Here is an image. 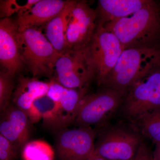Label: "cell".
<instances>
[{
  "label": "cell",
  "instance_id": "6da1fadb",
  "mask_svg": "<svg viewBox=\"0 0 160 160\" xmlns=\"http://www.w3.org/2000/svg\"><path fill=\"white\" fill-rule=\"evenodd\" d=\"M102 26L118 38L124 49L160 48V5L156 1L149 0L133 14Z\"/></svg>",
  "mask_w": 160,
  "mask_h": 160
},
{
  "label": "cell",
  "instance_id": "7a4b0ae2",
  "mask_svg": "<svg viewBox=\"0 0 160 160\" xmlns=\"http://www.w3.org/2000/svg\"><path fill=\"white\" fill-rule=\"evenodd\" d=\"M159 62L160 48L125 49L102 85L120 92L126 96L129 88Z\"/></svg>",
  "mask_w": 160,
  "mask_h": 160
},
{
  "label": "cell",
  "instance_id": "3957f363",
  "mask_svg": "<svg viewBox=\"0 0 160 160\" xmlns=\"http://www.w3.org/2000/svg\"><path fill=\"white\" fill-rule=\"evenodd\" d=\"M18 38L23 62L33 78H52L57 62L62 55L46 36L38 29L29 28L18 32Z\"/></svg>",
  "mask_w": 160,
  "mask_h": 160
},
{
  "label": "cell",
  "instance_id": "277c9868",
  "mask_svg": "<svg viewBox=\"0 0 160 160\" xmlns=\"http://www.w3.org/2000/svg\"><path fill=\"white\" fill-rule=\"evenodd\" d=\"M122 106L123 113L132 122L160 110V62L129 88Z\"/></svg>",
  "mask_w": 160,
  "mask_h": 160
},
{
  "label": "cell",
  "instance_id": "5b68a950",
  "mask_svg": "<svg viewBox=\"0 0 160 160\" xmlns=\"http://www.w3.org/2000/svg\"><path fill=\"white\" fill-rule=\"evenodd\" d=\"M95 78L98 85L114 68L124 50L121 42L113 33L97 24L91 42L87 47Z\"/></svg>",
  "mask_w": 160,
  "mask_h": 160
},
{
  "label": "cell",
  "instance_id": "8992f818",
  "mask_svg": "<svg viewBox=\"0 0 160 160\" xmlns=\"http://www.w3.org/2000/svg\"><path fill=\"white\" fill-rule=\"evenodd\" d=\"M125 97L120 92L107 87L94 94H86L75 121L80 127L98 125L122 106Z\"/></svg>",
  "mask_w": 160,
  "mask_h": 160
},
{
  "label": "cell",
  "instance_id": "52a82bcc",
  "mask_svg": "<svg viewBox=\"0 0 160 160\" xmlns=\"http://www.w3.org/2000/svg\"><path fill=\"white\" fill-rule=\"evenodd\" d=\"M58 82L66 88H87L95 78L87 47L61 56L55 65Z\"/></svg>",
  "mask_w": 160,
  "mask_h": 160
},
{
  "label": "cell",
  "instance_id": "ba28073f",
  "mask_svg": "<svg viewBox=\"0 0 160 160\" xmlns=\"http://www.w3.org/2000/svg\"><path fill=\"white\" fill-rule=\"evenodd\" d=\"M142 142L139 136L133 132L112 128L101 138L94 153L106 160H132Z\"/></svg>",
  "mask_w": 160,
  "mask_h": 160
},
{
  "label": "cell",
  "instance_id": "9c48e42d",
  "mask_svg": "<svg viewBox=\"0 0 160 160\" xmlns=\"http://www.w3.org/2000/svg\"><path fill=\"white\" fill-rule=\"evenodd\" d=\"M95 134L89 127H79L61 132L57 149L62 160H87L94 153Z\"/></svg>",
  "mask_w": 160,
  "mask_h": 160
},
{
  "label": "cell",
  "instance_id": "30bf717a",
  "mask_svg": "<svg viewBox=\"0 0 160 160\" xmlns=\"http://www.w3.org/2000/svg\"><path fill=\"white\" fill-rule=\"evenodd\" d=\"M18 30L10 18L0 21V62L6 71L12 76L25 66L18 41Z\"/></svg>",
  "mask_w": 160,
  "mask_h": 160
},
{
  "label": "cell",
  "instance_id": "8fae6325",
  "mask_svg": "<svg viewBox=\"0 0 160 160\" xmlns=\"http://www.w3.org/2000/svg\"><path fill=\"white\" fill-rule=\"evenodd\" d=\"M0 133L18 148L25 146L29 138V118L16 106H9L2 111Z\"/></svg>",
  "mask_w": 160,
  "mask_h": 160
},
{
  "label": "cell",
  "instance_id": "7c38bea8",
  "mask_svg": "<svg viewBox=\"0 0 160 160\" xmlns=\"http://www.w3.org/2000/svg\"><path fill=\"white\" fill-rule=\"evenodd\" d=\"M68 1L39 0L29 11L18 16L15 23L19 32L46 25L65 8Z\"/></svg>",
  "mask_w": 160,
  "mask_h": 160
},
{
  "label": "cell",
  "instance_id": "4fadbf2b",
  "mask_svg": "<svg viewBox=\"0 0 160 160\" xmlns=\"http://www.w3.org/2000/svg\"><path fill=\"white\" fill-rule=\"evenodd\" d=\"M149 0H99L96 10L99 25L133 14L149 3Z\"/></svg>",
  "mask_w": 160,
  "mask_h": 160
},
{
  "label": "cell",
  "instance_id": "5bb4252c",
  "mask_svg": "<svg viewBox=\"0 0 160 160\" xmlns=\"http://www.w3.org/2000/svg\"><path fill=\"white\" fill-rule=\"evenodd\" d=\"M77 1H68L64 9L46 26V38L61 55L70 51L66 40V32Z\"/></svg>",
  "mask_w": 160,
  "mask_h": 160
},
{
  "label": "cell",
  "instance_id": "9a60e30c",
  "mask_svg": "<svg viewBox=\"0 0 160 160\" xmlns=\"http://www.w3.org/2000/svg\"><path fill=\"white\" fill-rule=\"evenodd\" d=\"M87 88H66L59 102L56 103L53 117L50 122L59 126H66L75 121L82 106Z\"/></svg>",
  "mask_w": 160,
  "mask_h": 160
},
{
  "label": "cell",
  "instance_id": "2e32d148",
  "mask_svg": "<svg viewBox=\"0 0 160 160\" xmlns=\"http://www.w3.org/2000/svg\"><path fill=\"white\" fill-rule=\"evenodd\" d=\"M49 87V82H44L34 78L21 77L12 94L13 102L27 114L34 101L46 95Z\"/></svg>",
  "mask_w": 160,
  "mask_h": 160
},
{
  "label": "cell",
  "instance_id": "e0dca14e",
  "mask_svg": "<svg viewBox=\"0 0 160 160\" xmlns=\"http://www.w3.org/2000/svg\"><path fill=\"white\" fill-rule=\"evenodd\" d=\"M132 122L142 134L154 144L160 142V110L144 115Z\"/></svg>",
  "mask_w": 160,
  "mask_h": 160
},
{
  "label": "cell",
  "instance_id": "ac0fdd59",
  "mask_svg": "<svg viewBox=\"0 0 160 160\" xmlns=\"http://www.w3.org/2000/svg\"><path fill=\"white\" fill-rule=\"evenodd\" d=\"M54 152L50 145L42 140L28 142L23 147L24 160H53Z\"/></svg>",
  "mask_w": 160,
  "mask_h": 160
},
{
  "label": "cell",
  "instance_id": "d6986e66",
  "mask_svg": "<svg viewBox=\"0 0 160 160\" xmlns=\"http://www.w3.org/2000/svg\"><path fill=\"white\" fill-rule=\"evenodd\" d=\"M56 103L47 96L36 100L28 112L29 120L33 122H38L42 118L50 122L54 113Z\"/></svg>",
  "mask_w": 160,
  "mask_h": 160
},
{
  "label": "cell",
  "instance_id": "ffe728a7",
  "mask_svg": "<svg viewBox=\"0 0 160 160\" xmlns=\"http://www.w3.org/2000/svg\"><path fill=\"white\" fill-rule=\"evenodd\" d=\"M38 1L39 0H28L25 5H20L14 0L1 1V18L2 19L9 18L16 13L19 16L25 13L30 10Z\"/></svg>",
  "mask_w": 160,
  "mask_h": 160
},
{
  "label": "cell",
  "instance_id": "44dd1931",
  "mask_svg": "<svg viewBox=\"0 0 160 160\" xmlns=\"http://www.w3.org/2000/svg\"><path fill=\"white\" fill-rule=\"evenodd\" d=\"M13 77L6 71L0 73V109L4 111L9 107V101L13 94Z\"/></svg>",
  "mask_w": 160,
  "mask_h": 160
},
{
  "label": "cell",
  "instance_id": "7402d4cb",
  "mask_svg": "<svg viewBox=\"0 0 160 160\" xmlns=\"http://www.w3.org/2000/svg\"><path fill=\"white\" fill-rule=\"evenodd\" d=\"M17 146L0 135V160H12L17 155Z\"/></svg>",
  "mask_w": 160,
  "mask_h": 160
},
{
  "label": "cell",
  "instance_id": "603a6c76",
  "mask_svg": "<svg viewBox=\"0 0 160 160\" xmlns=\"http://www.w3.org/2000/svg\"><path fill=\"white\" fill-rule=\"evenodd\" d=\"M66 87L58 81H51L49 82V87L46 96L55 103H58L64 94Z\"/></svg>",
  "mask_w": 160,
  "mask_h": 160
},
{
  "label": "cell",
  "instance_id": "cb8c5ba5",
  "mask_svg": "<svg viewBox=\"0 0 160 160\" xmlns=\"http://www.w3.org/2000/svg\"><path fill=\"white\" fill-rule=\"evenodd\" d=\"M132 160H153L152 152L145 143L142 142Z\"/></svg>",
  "mask_w": 160,
  "mask_h": 160
},
{
  "label": "cell",
  "instance_id": "d4e9b609",
  "mask_svg": "<svg viewBox=\"0 0 160 160\" xmlns=\"http://www.w3.org/2000/svg\"><path fill=\"white\" fill-rule=\"evenodd\" d=\"M154 144V149L152 152L153 160H160V142Z\"/></svg>",
  "mask_w": 160,
  "mask_h": 160
},
{
  "label": "cell",
  "instance_id": "484cf974",
  "mask_svg": "<svg viewBox=\"0 0 160 160\" xmlns=\"http://www.w3.org/2000/svg\"><path fill=\"white\" fill-rule=\"evenodd\" d=\"M87 160H106L98 155L93 153Z\"/></svg>",
  "mask_w": 160,
  "mask_h": 160
}]
</instances>
